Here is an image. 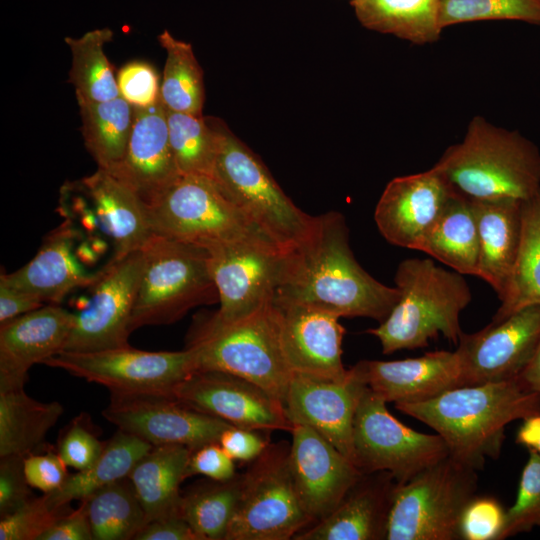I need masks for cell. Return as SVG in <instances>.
Instances as JSON below:
<instances>
[{
    "mask_svg": "<svg viewBox=\"0 0 540 540\" xmlns=\"http://www.w3.org/2000/svg\"><path fill=\"white\" fill-rule=\"evenodd\" d=\"M283 354L293 373L332 380L348 374L342 362L345 334L339 317L310 306L273 300Z\"/></svg>",
    "mask_w": 540,
    "mask_h": 540,
    "instance_id": "cell-20",
    "label": "cell"
},
{
    "mask_svg": "<svg viewBox=\"0 0 540 540\" xmlns=\"http://www.w3.org/2000/svg\"><path fill=\"white\" fill-rule=\"evenodd\" d=\"M506 510L493 496L475 495L466 505L460 519V539L499 540Z\"/></svg>",
    "mask_w": 540,
    "mask_h": 540,
    "instance_id": "cell-45",
    "label": "cell"
},
{
    "mask_svg": "<svg viewBox=\"0 0 540 540\" xmlns=\"http://www.w3.org/2000/svg\"><path fill=\"white\" fill-rule=\"evenodd\" d=\"M199 474L215 481H227L237 475L234 460L218 442H210L191 450L187 476Z\"/></svg>",
    "mask_w": 540,
    "mask_h": 540,
    "instance_id": "cell-49",
    "label": "cell"
},
{
    "mask_svg": "<svg viewBox=\"0 0 540 540\" xmlns=\"http://www.w3.org/2000/svg\"><path fill=\"white\" fill-rule=\"evenodd\" d=\"M103 417L151 445L180 444L191 450L218 442L231 424L197 411L170 394L110 393Z\"/></svg>",
    "mask_w": 540,
    "mask_h": 540,
    "instance_id": "cell-15",
    "label": "cell"
},
{
    "mask_svg": "<svg viewBox=\"0 0 540 540\" xmlns=\"http://www.w3.org/2000/svg\"><path fill=\"white\" fill-rule=\"evenodd\" d=\"M471 201L479 237L476 276L488 283L500 299L507 288L520 247L522 201L513 198Z\"/></svg>",
    "mask_w": 540,
    "mask_h": 540,
    "instance_id": "cell-28",
    "label": "cell"
},
{
    "mask_svg": "<svg viewBox=\"0 0 540 540\" xmlns=\"http://www.w3.org/2000/svg\"><path fill=\"white\" fill-rule=\"evenodd\" d=\"M107 172L131 188L146 206L181 176L169 141L167 108L161 99L150 107H134L124 156Z\"/></svg>",
    "mask_w": 540,
    "mask_h": 540,
    "instance_id": "cell-22",
    "label": "cell"
},
{
    "mask_svg": "<svg viewBox=\"0 0 540 540\" xmlns=\"http://www.w3.org/2000/svg\"><path fill=\"white\" fill-rule=\"evenodd\" d=\"M39 540H94L83 502L62 513Z\"/></svg>",
    "mask_w": 540,
    "mask_h": 540,
    "instance_id": "cell-51",
    "label": "cell"
},
{
    "mask_svg": "<svg viewBox=\"0 0 540 540\" xmlns=\"http://www.w3.org/2000/svg\"><path fill=\"white\" fill-rule=\"evenodd\" d=\"M80 233L70 222L52 230L36 255L12 273H2L0 283L33 295L45 304H59L72 291L91 286L97 272L86 270L76 253Z\"/></svg>",
    "mask_w": 540,
    "mask_h": 540,
    "instance_id": "cell-25",
    "label": "cell"
},
{
    "mask_svg": "<svg viewBox=\"0 0 540 540\" xmlns=\"http://www.w3.org/2000/svg\"><path fill=\"white\" fill-rule=\"evenodd\" d=\"M142 438L117 429L106 441L98 460L89 468L69 474L65 483L48 493L56 508L68 506L71 501L83 500L101 487L128 477L137 461L152 447Z\"/></svg>",
    "mask_w": 540,
    "mask_h": 540,
    "instance_id": "cell-33",
    "label": "cell"
},
{
    "mask_svg": "<svg viewBox=\"0 0 540 540\" xmlns=\"http://www.w3.org/2000/svg\"><path fill=\"white\" fill-rule=\"evenodd\" d=\"M484 20H518L540 25V0H439L441 29Z\"/></svg>",
    "mask_w": 540,
    "mask_h": 540,
    "instance_id": "cell-41",
    "label": "cell"
},
{
    "mask_svg": "<svg viewBox=\"0 0 540 540\" xmlns=\"http://www.w3.org/2000/svg\"><path fill=\"white\" fill-rule=\"evenodd\" d=\"M540 340V305L525 307L457 343L463 386L518 378Z\"/></svg>",
    "mask_w": 540,
    "mask_h": 540,
    "instance_id": "cell-16",
    "label": "cell"
},
{
    "mask_svg": "<svg viewBox=\"0 0 540 540\" xmlns=\"http://www.w3.org/2000/svg\"><path fill=\"white\" fill-rule=\"evenodd\" d=\"M68 509V506L54 507L47 494L34 496L14 512L1 517L0 540H39Z\"/></svg>",
    "mask_w": 540,
    "mask_h": 540,
    "instance_id": "cell-43",
    "label": "cell"
},
{
    "mask_svg": "<svg viewBox=\"0 0 540 540\" xmlns=\"http://www.w3.org/2000/svg\"><path fill=\"white\" fill-rule=\"evenodd\" d=\"M521 242L500 306L492 321L533 305H540V190L523 200Z\"/></svg>",
    "mask_w": 540,
    "mask_h": 540,
    "instance_id": "cell-34",
    "label": "cell"
},
{
    "mask_svg": "<svg viewBox=\"0 0 540 540\" xmlns=\"http://www.w3.org/2000/svg\"><path fill=\"white\" fill-rule=\"evenodd\" d=\"M289 464L300 502L312 524L330 514L362 472L312 428L295 424Z\"/></svg>",
    "mask_w": 540,
    "mask_h": 540,
    "instance_id": "cell-19",
    "label": "cell"
},
{
    "mask_svg": "<svg viewBox=\"0 0 540 540\" xmlns=\"http://www.w3.org/2000/svg\"><path fill=\"white\" fill-rule=\"evenodd\" d=\"M45 303L28 293L0 283V324L33 311Z\"/></svg>",
    "mask_w": 540,
    "mask_h": 540,
    "instance_id": "cell-53",
    "label": "cell"
},
{
    "mask_svg": "<svg viewBox=\"0 0 540 540\" xmlns=\"http://www.w3.org/2000/svg\"><path fill=\"white\" fill-rule=\"evenodd\" d=\"M144 266L143 250L113 259L89 286L90 297L74 312L63 351L92 352L129 346L130 321Z\"/></svg>",
    "mask_w": 540,
    "mask_h": 540,
    "instance_id": "cell-13",
    "label": "cell"
},
{
    "mask_svg": "<svg viewBox=\"0 0 540 540\" xmlns=\"http://www.w3.org/2000/svg\"><path fill=\"white\" fill-rule=\"evenodd\" d=\"M64 411L57 402H40L24 387L0 389V457L27 456L43 444Z\"/></svg>",
    "mask_w": 540,
    "mask_h": 540,
    "instance_id": "cell-31",
    "label": "cell"
},
{
    "mask_svg": "<svg viewBox=\"0 0 540 540\" xmlns=\"http://www.w3.org/2000/svg\"><path fill=\"white\" fill-rule=\"evenodd\" d=\"M73 323L74 312L51 303L2 323L0 389L24 387L33 365L65 349Z\"/></svg>",
    "mask_w": 540,
    "mask_h": 540,
    "instance_id": "cell-23",
    "label": "cell"
},
{
    "mask_svg": "<svg viewBox=\"0 0 540 540\" xmlns=\"http://www.w3.org/2000/svg\"><path fill=\"white\" fill-rule=\"evenodd\" d=\"M134 540H199L181 514L148 521Z\"/></svg>",
    "mask_w": 540,
    "mask_h": 540,
    "instance_id": "cell-52",
    "label": "cell"
},
{
    "mask_svg": "<svg viewBox=\"0 0 540 540\" xmlns=\"http://www.w3.org/2000/svg\"><path fill=\"white\" fill-rule=\"evenodd\" d=\"M434 167L458 193L478 200H526L540 190V151L520 132L471 119L460 143Z\"/></svg>",
    "mask_w": 540,
    "mask_h": 540,
    "instance_id": "cell-3",
    "label": "cell"
},
{
    "mask_svg": "<svg viewBox=\"0 0 540 540\" xmlns=\"http://www.w3.org/2000/svg\"><path fill=\"white\" fill-rule=\"evenodd\" d=\"M116 78L120 97L133 107H150L161 99L158 74L149 63L129 62Z\"/></svg>",
    "mask_w": 540,
    "mask_h": 540,
    "instance_id": "cell-46",
    "label": "cell"
},
{
    "mask_svg": "<svg viewBox=\"0 0 540 540\" xmlns=\"http://www.w3.org/2000/svg\"><path fill=\"white\" fill-rule=\"evenodd\" d=\"M166 51L160 97L174 112L203 116L205 100L203 70L190 43L176 39L168 30L157 36Z\"/></svg>",
    "mask_w": 540,
    "mask_h": 540,
    "instance_id": "cell-38",
    "label": "cell"
},
{
    "mask_svg": "<svg viewBox=\"0 0 540 540\" xmlns=\"http://www.w3.org/2000/svg\"><path fill=\"white\" fill-rule=\"evenodd\" d=\"M210 119L217 136L213 181L283 251L299 243L314 216L290 200L262 160L221 119Z\"/></svg>",
    "mask_w": 540,
    "mask_h": 540,
    "instance_id": "cell-6",
    "label": "cell"
},
{
    "mask_svg": "<svg viewBox=\"0 0 540 540\" xmlns=\"http://www.w3.org/2000/svg\"><path fill=\"white\" fill-rule=\"evenodd\" d=\"M71 375L97 383L110 393L170 394L197 371L192 348L145 351L129 346L92 352L61 351L44 362Z\"/></svg>",
    "mask_w": 540,
    "mask_h": 540,
    "instance_id": "cell-12",
    "label": "cell"
},
{
    "mask_svg": "<svg viewBox=\"0 0 540 540\" xmlns=\"http://www.w3.org/2000/svg\"><path fill=\"white\" fill-rule=\"evenodd\" d=\"M395 407L440 435L450 456L479 470L487 458L500 455L510 422L540 413V393L518 377L460 386L426 401L396 403Z\"/></svg>",
    "mask_w": 540,
    "mask_h": 540,
    "instance_id": "cell-2",
    "label": "cell"
},
{
    "mask_svg": "<svg viewBox=\"0 0 540 540\" xmlns=\"http://www.w3.org/2000/svg\"><path fill=\"white\" fill-rule=\"evenodd\" d=\"M453 192L434 166L396 177L386 185L376 205V226L390 244L417 250Z\"/></svg>",
    "mask_w": 540,
    "mask_h": 540,
    "instance_id": "cell-21",
    "label": "cell"
},
{
    "mask_svg": "<svg viewBox=\"0 0 540 540\" xmlns=\"http://www.w3.org/2000/svg\"><path fill=\"white\" fill-rule=\"evenodd\" d=\"M77 184L91 200L94 225L113 244V259L144 247L153 232L146 205L131 188L99 168Z\"/></svg>",
    "mask_w": 540,
    "mask_h": 540,
    "instance_id": "cell-27",
    "label": "cell"
},
{
    "mask_svg": "<svg viewBox=\"0 0 540 540\" xmlns=\"http://www.w3.org/2000/svg\"><path fill=\"white\" fill-rule=\"evenodd\" d=\"M476 471L448 455L397 484L385 539H460L461 515L478 487Z\"/></svg>",
    "mask_w": 540,
    "mask_h": 540,
    "instance_id": "cell-9",
    "label": "cell"
},
{
    "mask_svg": "<svg viewBox=\"0 0 540 540\" xmlns=\"http://www.w3.org/2000/svg\"><path fill=\"white\" fill-rule=\"evenodd\" d=\"M417 250L460 274L476 276L479 237L471 199L454 190Z\"/></svg>",
    "mask_w": 540,
    "mask_h": 540,
    "instance_id": "cell-30",
    "label": "cell"
},
{
    "mask_svg": "<svg viewBox=\"0 0 540 540\" xmlns=\"http://www.w3.org/2000/svg\"><path fill=\"white\" fill-rule=\"evenodd\" d=\"M171 149L180 175L211 177L217 136L210 117L167 109Z\"/></svg>",
    "mask_w": 540,
    "mask_h": 540,
    "instance_id": "cell-40",
    "label": "cell"
},
{
    "mask_svg": "<svg viewBox=\"0 0 540 540\" xmlns=\"http://www.w3.org/2000/svg\"><path fill=\"white\" fill-rule=\"evenodd\" d=\"M113 35L110 28L104 27L78 38H64L72 55L68 82L74 87L77 103L103 102L120 96L117 78L104 52V45Z\"/></svg>",
    "mask_w": 540,
    "mask_h": 540,
    "instance_id": "cell-36",
    "label": "cell"
},
{
    "mask_svg": "<svg viewBox=\"0 0 540 540\" xmlns=\"http://www.w3.org/2000/svg\"><path fill=\"white\" fill-rule=\"evenodd\" d=\"M289 445H269L242 474L240 500L225 540H288L312 524L298 497Z\"/></svg>",
    "mask_w": 540,
    "mask_h": 540,
    "instance_id": "cell-10",
    "label": "cell"
},
{
    "mask_svg": "<svg viewBox=\"0 0 540 540\" xmlns=\"http://www.w3.org/2000/svg\"><path fill=\"white\" fill-rule=\"evenodd\" d=\"M354 367L374 393L395 404L426 401L463 386L456 351L394 361L362 360Z\"/></svg>",
    "mask_w": 540,
    "mask_h": 540,
    "instance_id": "cell-24",
    "label": "cell"
},
{
    "mask_svg": "<svg viewBox=\"0 0 540 540\" xmlns=\"http://www.w3.org/2000/svg\"><path fill=\"white\" fill-rule=\"evenodd\" d=\"M83 502L94 540H134L147 523L128 477L93 492Z\"/></svg>",
    "mask_w": 540,
    "mask_h": 540,
    "instance_id": "cell-37",
    "label": "cell"
},
{
    "mask_svg": "<svg viewBox=\"0 0 540 540\" xmlns=\"http://www.w3.org/2000/svg\"><path fill=\"white\" fill-rule=\"evenodd\" d=\"M260 431L230 425L222 432L218 443L234 461L253 462L270 445Z\"/></svg>",
    "mask_w": 540,
    "mask_h": 540,
    "instance_id": "cell-50",
    "label": "cell"
},
{
    "mask_svg": "<svg viewBox=\"0 0 540 540\" xmlns=\"http://www.w3.org/2000/svg\"><path fill=\"white\" fill-rule=\"evenodd\" d=\"M105 444L99 440L90 417L82 413L61 431L56 450L68 467L81 471L98 460Z\"/></svg>",
    "mask_w": 540,
    "mask_h": 540,
    "instance_id": "cell-44",
    "label": "cell"
},
{
    "mask_svg": "<svg viewBox=\"0 0 540 540\" xmlns=\"http://www.w3.org/2000/svg\"><path fill=\"white\" fill-rule=\"evenodd\" d=\"M171 395L234 426L289 432L293 428L282 402L256 384L222 371L197 370L177 384Z\"/></svg>",
    "mask_w": 540,
    "mask_h": 540,
    "instance_id": "cell-17",
    "label": "cell"
},
{
    "mask_svg": "<svg viewBox=\"0 0 540 540\" xmlns=\"http://www.w3.org/2000/svg\"><path fill=\"white\" fill-rule=\"evenodd\" d=\"M186 347L194 350L197 370L233 374L284 403L293 372L283 354L273 301L235 323L194 325Z\"/></svg>",
    "mask_w": 540,
    "mask_h": 540,
    "instance_id": "cell-5",
    "label": "cell"
},
{
    "mask_svg": "<svg viewBox=\"0 0 540 540\" xmlns=\"http://www.w3.org/2000/svg\"><path fill=\"white\" fill-rule=\"evenodd\" d=\"M357 262L339 212L314 216L307 236L284 251L274 300L297 303L337 317L384 321L399 299Z\"/></svg>",
    "mask_w": 540,
    "mask_h": 540,
    "instance_id": "cell-1",
    "label": "cell"
},
{
    "mask_svg": "<svg viewBox=\"0 0 540 540\" xmlns=\"http://www.w3.org/2000/svg\"><path fill=\"white\" fill-rule=\"evenodd\" d=\"M84 144L99 169L114 168L123 158L134 122V107L122 97L79 102Z\"/></svg>",
    "mask_w": 540,
    "mask_h": 540,
    "instance_id": "cell-35",
    "label": "cell"
},
{
    "mask_svg": "<svg viewBox=\"0 0 540 540\" xmlns=\"http://www.w3.org/2000/svg\"><path fill=\"white\" fill-rule=\"evenodd\" d=\"M0 516L8 515L33 496L24 471L23 456L0 457Z\"/></svg>",
    "mask_w": 540,
    "mask_h": 540,
    "instance_id": "cell-47",
    "label": "cell"
},
{
    "mask_svg": "<svg viewBox=\"0 0 540 540\" xmlns=\"http://www.w3.org/2000/svg\"><path fill=\"white\" fill-rule=\"evenodd\" d=\"M366 387L354 366L339 380L293 373L283 403L285 414L293 425L315 430L355 465L353 425Z\"/></svg>",
    "mask_w": 540,
    "mask_h": 540,
    "instance_id": "cell-18",
    "label": "cell"
},
{
    "mask_svg": "<svg viewBox=\"0 0 540 540\" xmlns=\"http://www.w3.org/2000/svg\"><path fill=\"white\" fill-rule=\"evenodd\" d=\"M386 401L365 388L354 418L355 465L362 473L389 472L398 484L449 455L440 435L415 431L387 409Z\"/></svg>",
    "mask_w": 540,
    "mask_h": 540,
    "instance_id": "cell-11",
    "label": "cell"
},
{
    "mask_svg": "<svg viewBox=\"0 0 540 540\" xmlns=\"http://www.w3.org/2000/svg\"><path fill=\"white\" fill-rule=\"evenodd\" d=\"M242 474L227 481L195 485L182 495L181 514L199 540H225L237 509Z\"/></svg>",
    "mask_w": 540,
    "mask_h": 540,
    "instance_id": "cell-39",
    "label": "cell"
},
{
    "mask_svg": "<svg viewBox=\"0 0 540 540\" xmlns=\"http://www.w3.org/2000/svg\"><path fill=\"white\" fill-rule=\"evenodd\" d=\"M519 379L529 389L540 393V340L531 360L520 374Z\"/></svg>",
    "mask_w": 540,
    "mask_h": 540,
    "instance_id": "cell-55",
    "label": "cell"
},
{
    "mask_svg": "<svg viewBox=\"0 0 540 540\" xmlns=\"http://www.w3.org/2000/svg\"><path fill=\"white\" fill-rule=\"evenodd\" d=\"M191 449L180 444L152 446L128 475L147 522L181 514V483L188 478ZM182 515V514H181Z\"/></svg>",
    "mask_w": 540,
    "mask_h": 540,
    "instance_id": "cell-29",
    "label": "cell"
},
{
    "mask_svg": "<svg viewBox=\"0 0 540 540\" xmlns=\"http://www.w3.org/2000/svg\"><path fill=\"white\" fill-rule=\"evenodd\" d=\"M398 483L386 471L362 473L338 506L295 540L385 539L394 489Z\"/></svg>",
    "mask_w": 540,
    "mask_h": 540,
    "instance_id": "cell-26",
    "label": "cell"
},
{
    "mask_svg": "<svg viewBox=\"0 0 540 540\" xmlns=\"http://www.w3.org/2000/svg\"><path fill=\"white\" fill-rule=\"evenodd\" d=\"M146 208L152 232L159 236L203 248L245 242L283 251L211 177L181 175Z\"/></svg>",
    "mask_w": 540,
    "mask_h": 540,
    "instance_id": "cell-7",
    "label": "cell"
},
{
    "mask_svg": "<svg viewBox=\"0 0 540 540\" xmlns=\"http://www.w3.org/2000/svg\"><path fill=\"white\" fill-rule=\"evenodd\" d=\"M351 4L359 22L370 30L418 45L440 38L439 0H352Z\"/></svg>",
    "mask_w": 540,
    "mask_h": 540,
    "instance_id": "cell-32",
    "label": "cell"
},
{
    "mask_svg": "<svg viewBox=\"0 0 540 540\" xmlns=\"http://www.w3.org/2000/svg\"><path fill=\"white\" fill-rule=\"evenodd\" d=\"M220 307L201 320L226 325L243 320L274 300L284 251L245 242L205 248Z\"/></svg>",
    "mask_w": 540,
    "mask_h": 540,
    "instance_id": "cell-14",
    "label": "cell"
},
{
    "mask_svg": "<svg viewBox=\"0 0 540 540\" xmlns=\"http://www.w3.org/2000/svg\"><path fill=\"white\" fill-rule=\"evenodd\" d=\"M142 250L131 332L174 323L192 308L219 300L205 248L153 234Z\"/></svg>",
    "mask_w": 540,
    "mask_h": 540,
    "instance_id": "cell-8",
    "label": "cell"
},
{
    "mask_svg": "<svg viewBox=\"0 0 540 540\" xmlns=\"http://www.w3.org/2000/svg\"><path fill=\"white\" fill-rule=\"evenodd\" d=\"M394 281L400 295L396 305L378 327L366 331L380 341L384 354L426 347L439 334L458 343L460 313L472 298L463 274L432 259L410 258L399 263Z\"/></svg>",
    "mask_w": 540,
    "mask_h": 540,
    "instance_id": "cell-4",
    "label": "cell"
},
{
    "mask_svg": "<svg viewBox=\"0 0 540 540\" xmlns=\"http://www.w3.org/2000/svg\"><path fill=\"white\" fill-rule=\"evenodd\" d=\"M24 471L29 485L44 494L59 489L69 476L67 465L54 449L25 456Z\"/></svg>",
    "mask_w": 540,
    "mask_h": 540,
    "instance_id": "cell-48",
    "label": "cell"
},
{
    "mask_svg": "<svg viewBox=\"0 0 540 540\" xmlns=\"http://www.w3.org/2000/svg\"><path fill=\"white\" fill-rule=\"evenodd\" d=\"M515 440L517 444L540 454V413L523 419Z\"/></svg>",
    "mask_w": 540,
    "mask_h": 540,
    "instance_id": "cell-54",
    "label": "cell"
},
{
    "mask_svg": "<svg viewBox=\"0 0 540 540\" xmlns=\"http://www.w3.org/2000/svg\"><path fill=\"white\" fill-rule=\"evenodd\" d=\"M529 457L522 470L516 501L506 510L499 540L540 527V454L528 449Z\"/></svg>",
    "mask_w": 540,
    "mask_h": 540,
    "instance_id": "cell-42",
    "label": "cell"
}]
</instances>
